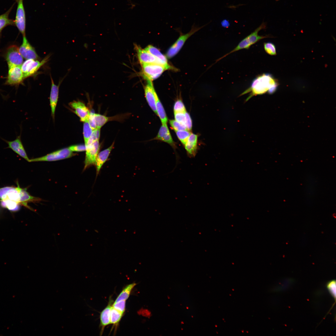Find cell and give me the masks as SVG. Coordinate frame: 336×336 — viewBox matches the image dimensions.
I'll return each instance as SVG.
<instances>
[{
    "mask_svg": "<svg viewBox=\"0 0 336 336\" xmlns=\"http://www.w3.org/2000/svg\"><path fill=\"white\" fill-rule=\"evenodd\" d=\"M72 152H81L86 151V147L85 145H72L68 147Z\"/></svg>",
    "mask_w": 336,
    "mask_h": 336,
    "instance_id": "cell-38",
    "label": "cell"
},
{
    "mask_svg": "<svg viewBox=\"0 0 336 336\" xmlns=\"http://www.w3.org/2000/svg\"><path fill=\"white\" fill-rule=\"evenodd\" d=\"M12 8V7L6 12L0 15V32L8 26L15 25L14 21L9 17Z\"/></svg>",
    "mask_w": 336,
    "mask_h": 336,
    "instance_id": "cell-25",
    "label": "cell"
},
{
    "mask_svg": "<svg viewBox=\"0 0 336 336\" xmlns=\"http://www.w3.org/2000/svg\"><path fill=\"white\" fill-rule=\"evenodd\" d=\"M154 139L166 142L171 145L174 148L175 147V144L166 124L162 125L157 136Z\"/></svg>",
    "mask_w": 336,
    "mask_h": 336,
    "instance_id": "cell-18",
    "label": "cell"
},
{
    "mask_svg": "<svg viewBox=\"0 0 336 336\" xmlns=\"http://www.w3.org/2000/svg\"><path fill=\"white\" fill-rule=\"evenodd\" d=\"M114 117H108L104 115L95 113V118L96 128L100 129L104 124L109 121L112 120Z\"/></svg>",
    "mask_w": 336,
    "mask_h": 336,
    "instance_id": "cell-27",
    "label": "cell"
},
{
    "mask_svg": "<svg viewBox=\"0 0 336 336\" xmlns=\"http://www.w3.org/2000/svg\"><path fill=\"white\" fill-rule=\"evenodd\" d=\"M123 314L114 309L112 306L110 312V324H117L120 321Z\"/></svg>",
    "mask_w": 336,
    "mask_h": 336,
    "instance_id": "cell-28",
    "label": "cell"
},
{
    "mask_svg": "<svg viewBox=\"0 0 336 336\" xmlns=\"http://www.w3.org/2000/svg\"><path fill=\"white\" fill-rule=\"evenodd\" d=\"M100 135V129L96 128L93 130L92 133L90 137L86 147L92 143L96 140H99Z\"/></svg>",
    "mask_w": 336,
    "mask_h": 336,
    "instance_id": "cell-33",
    "label": "cell"
},
{
    "mask_svg": "<svg viewBox=\"0 0 336 336\" xmlns=\"http://www.w3.org/2000/svg\"><path fill=\"white\" fill-rule=\"evenodd\" d=\"M21 197L20 203L24 206L30 208L27 203L29 202H36L41 200L40 198L31 195L26 191V189H20Z\"/></svg>",
    "mask_w": 336,
    "mask_h": 336,
    "instance_id": "cell-23",
    "label": "cell"
},
{
    "mask_svg": "<svg viewBox=\"0 0 336 336\" xmlns=\"http://www.w3.org/2000/svg\"><path fill=\"white\" fill-rule=\"evenodd\" d=\"M276 0V1H279V0Z\"/></svg>",
    "mask_w": 336,
    "mask_h": 336,
    "instance_id": "cell-42",
    "label": "cell"
},
{
    "mask_svg": "<svg viewBox=\"0 0 336 336\" xmlns=\"http://www.w3.org/2000/svg\"><path fill=\"white\" fill-rule=\"evenodd\" d=\"M51 85L50 96V105L51 108L52 115L53 118H54L58 98L59 84L57 85L54 84L51 76Z\"/></svg>",
    "mask_w": 336,
    "mask_h": 336,
    "instance_id": "cell-19",
    "label": "cell"
},
{
    "mask_svg": "<svg viewBox=\"0 0 336 336\" xmlns=\"http://www.w3.org/2000/svg\"><path fill=\"white\" fill-rule=\"evenodd\" d=\"M170 123L171 127L175 131L188 130L185 125L181 124L175 120H170Z\"/></svg>",
    "mask_w": 336,
    "mask_h": 336,
    "instance_id": "cell-32",
    "label": "cell"
},
{
    "mask_svg": "<svg viewBox=\"0 0 336 336\" xmlns=\"http://www.w3.org/2000/svg\"><path fill=\"white\" fill-rule=\"evenodd\" d=\"M125 303L126 301H121L114 303L112 305V306L117 310L123 314L125 310Z\"/></svg>",
    "mask_w": 336,
    "mask_h": 336,
    "instance_id": "cell-35",
    "label": "cell"
},
{
    "mask_svg": "<svg viewBox=\"0 0 336 336\" xmlns=\"http://www.w3.org/2000/svg\"><path fill=\"white\" fill-rule=\"evenodd\" d=\"M174 116L175 120L185 125V112H174Z\"/></svg>",
    "mask_w": 336,
    "mask_h": 336,
    "instance_id": "cell-37",
    "label": "cell"
},
{
    "mask_svg": "<svg viewBox=\"0 0 336 336\" xmlns=\"http://www.w3.org/2000/svg\"><path fill=\"white\" fill-rule=\"evenodd\" d=\"M99 140H96L86 147V156L84 170L95 165L100 148Z\"/></svg>",
    "mask_w": 336,
    "mask_h": 336,
    "instance_id": "cell-9",
    "label": "cell"
},
{
    "mask_svg": "<svg viewBox=\"0 0 336 336\" xmlns=\"http://www.w3.org/2000/svg\"><path fill=\"white\" fill-rule=\"evenodd\" d=\"M75 154L68 147L63 148L40 157L30 159V162L54 161L71 157Z\"/></svg>",
    "mask_w": 336,
    "mask_h": 336,
    "instance_id": "cell-6",
    "label": "cell"
},
{
    "mask_svg": "<svg viewBox=\"0 0 336 336\" xmlns=\"http://www.w3.org/2000/svg\"><path fill=\"white\" fill-rule=\"evenodd\" d=\"M277 86L276 79L271 74L264 73L256 77L252 82L250 87L242 95L251 92L247 100L254 96L261 95L267 92L272 93L275 90Z\"/></svg>",
    "mask_w": 336,
    "mask_h": 336,
    "instance_id": "cell-1",
    "label": "cell"
},
{
    "mask_svg": "<svg viewBox=\"0 0 336 336\" xmlns=\"http://www.w3.org/2000/svg\"><path fill=\"white\" fill-rule=\"evenodd\" d=\"M112 301H110L108 306L101 312L100 316V323L101 327V333L104 328L107 325L110 324V312L112 306Z\"/></svg>",
    "mask_w": 336,
    "mask_h": 336,
    "instance_id": "cell-22",
    "label": "cell"
},
{
    "mask_svg": "<svg viewBox=\"0 0 336 336\" xmlns=\"http://www.w3.org/2000/svg\"><path fill=\"white\" fill-rule=\"evenodd\" d=\"M197 141L198 136L191 133L184 146L187 155L190 157H194L196 154Z\"/></svg>",
    "mask_w": 336,
    "mask_h": 336,
    "instance_id": "cell-20",
    "label": "cell"
},
{
    "mask_svg": "<svg viewBox=\"0 0 336 336\" xmlns=\"http://www.w3.org/2000/svg\"><path fill=\"white\" fill-rule=\"evenodd\" d=\"M135 49L137 52L138 60L141 65L148 63H157L165 66L158 59L144 49L135 45Z\"/></svg>",
    "mask_w": 336,
    "mask_h": 336,
    "instance_id": "cell-12",
    "label": "cell"
},
{
    "mask_svg": "<svg viewBox=\"0 0 336 336\" xmlns=\"http://www.w3.org/2000/svg\"><path fill=\"white\" fill-rule=\"evenodd\" d=\"M205 26L198 27L195 26L194 24L192 26L191 29L189 32L185 34H183L181 33L176 41L167 50L166 53V57L170 58L175 56L181 49L187 40Z\"/></svg>",
    "mask_w": 336,
    "mask_h": 336,
    "instance_id": "cell-3",
    "label": "cell"
},
{
    "mask_svg": "<svg viewBox=\"0 0 336 336\" xmlns=\"http://www.w3.org/2000/svg\"><path fill=\"white\" fill-rule=\"evenodd\" d=\"M185 125L188 130L190 131L192 128V122L190 116L189 114L186 111L185 112Z\"/></svg>",
    "mask_w": 336,
    "mask_h": 336,
    "instance_id": "cell-40",
    "label": "cell"
},
{
    "mask_svg": "<svg viewBox=\"0 0 336 336\" xmlns=\"http://www.w3.org/2000/svg\"><path fill=\"white\" fill-rule=\"evenodd\" d=\"M144 88V92L147 101L152 110L157 114L155 94L156 92L152 81L147 80Z\"/></svg>",
    "mask_w": 336,
    "mask_h": 336,
    "instance_id": "cell-16",
    "label": "cell"
},
{
    "mask_svg": "<svg viewBox=\"0 0 336 336\" xmlns=\"http://www.w3.org/2000/svg\"><path fill=\"white\" fill-rule=\"evenodd\" d=\"M21 188L17 182L16 187L0 188V201L14 202L20 205Z\"/></svg>",
    "mask_w": 336,
    "mask_h": 336,
    "instance_id": "cell-7",
    "label": "cell"
},
{
    "mask_svg": "<svg viewBox=\"0 0 336 336\" xmlns=\"http://www.w3.org/2000/svg\"><path fill=\"white\" fill-rule=\"evenodd\" d=\"M175 132L178 138L182 144L184 146L191 133L188 130Z\"/></svg>",
    "mask_w": 336,
    "mask_h": 336,
    "instance_id": "cell-30",
    "label": "cell"
},
{
    "mask_svg": "<svg viewBox=\"0 0 336 336\" xmlns=\"http://www.w3.org/2000/svg\"><path fill=\"white\" fill-rule=\"evenodd\" d=\"M264 48L266 52L268 54L271 55H276L277 53L276 47L273 43L270 42L264 43Z\"/></svg>",
    "mask_w": 336,
    "mask_h": 336,
    "instance_id": "cell-31",
    "label": "cell"
},
{
    "mask_svg": "<svg viewBox=\"0 0 336 336\" xmlns=\"http://www.w3.org/2000/svg\"><path fill=\"white\" fill-rule=\"evenodd\" d=\"M23 0H18L15 19V25L23 36H25L26 17Z\"/></svg>",
    "mask_w": 336,
    "mask_h": 336,
    "instance_id": "cell-10",
    "label": "cell"
},
{
    "mask_svg": "<svg viewBox=\"0 0 336 336\" xmlns=\"http://www.w3.org/2000/svg\"><path fill=\"white\" fill-rule=\"evenodd\" d=\"M266 23L263 22L253 32L242 40L238 45L231 51L225 55L217 60L218 61L230 54L243 49H248L253 44H255L259 40L271 37L269 35L260 36L258 35V32L261 30L265 29L266 28Z\"/></svg>",
    "mask_w": 336,
    "mask_h": 336,
    "instance_id": "cell-2",
    "label": "cell"
},
{
    "mask_svg": "<svg viewBox=\"0 0 336 336\" xmlns=\"http://www.w3.org/2000/svg\"><path fill=\"white\" fill-rule=\"evenodd\" d=\"M136 285V283H133L125 287L118 296L114 303L127 300L132 290Z\"/></svg>",
    "mask_w": 336,
    "mask_h": 336,
    "instance_id": "cell-26",
    "label": "cell"
},
{
    "mask_svg": "<svg viewBox=\"0 0 336 336\" xmlns=\"http://www.w3.org/2000/svg\"><path fill=\"white\" fill-rule=\"evenodd\" d=\"M174 112H185L186 111L185 106L180 100H178L175 102L174 105Z\"/></svg>",
    "mask_w": 336,
    "mask_h": 336,
    "instance_id": "cell-36",
    "label": "cell"
},
{
    "mask_svg": "<svg viewBox=\"0 0 336 336\" xmlns=\"http://www.w3.org/2000/svg\"><path fill=\"white\" fill-rule=\"evenodd\" d=\"M144 49L158 59L169 70H177L176 68L173 67L169 64L166 57L162 54L160 50L156 47L152 45H149L145 48Z\"/></svg>",
    "mask_w": 336,
    "mask_h": 336,
    "instance_id": "cell-21",
    "label": "cell"
},
{
    "mask_svg": "<svg viewBox=\"0 0 336 336\" xmlns=\"http://www.w3.org/2000/svg\"><path fill=\"white\" fill-rule=\"evenodd\" d=\"M88 122L91 128L93 130L97 128L95 118V113H90Z\"/></svg>",
    "mask_w": 336,
    "mask_h": 336,
    "instance_id": "cell-39",
    "label": "cell"
},
{
    "mask_svg": "<svg viewBox=\"0 0 336 336\" xmlns=\"http://www.w3.org/2000/svg\"><path fill=\"white\" fill-rule=\"evenodd\" d=\"M221 24L222 26L224 28H228L230 26V23L228 20L225 19L223 20L222 21Z\"/></svg>",
    "mask_w": 336,
    "mask_h": 336,
    "instance_id": "cell-41",
    "label": "cell"
},
{
    "mask_svg": "<svg viewBox=\"0 0 336 336\" xmlns=\"http://www.w3.org/2000/svg\"><path fill=\"white\" fill-rule=\"evenodd\" d=\"M157 114L159 117L162 124H166L168 119L163 107L156 92L155 94Z\"/></svg>",
    "mask_w": 336,
    "mask_h": 336,
    "instance_id": "cell-24",
    "label": "cell"
},
{
    "mask_svg": "<svg viewBox=\"0 0 336 336\" xmlns=\"http://www.w3.org/2000/svg\"><path fill=\"white\" fill-rule=\"evenodd\" d=\"M21 54L24 58L37 60L39 57L35 48L30 44L26 36H23L22 43L19 48Z\"/></svg>",
    "mask_w": 336,
    "mask_h": 336,
    "instance_id": "cell-13",
    "label": "cell"
},
{
    "mask_svg": "<svg viewBox=\"0 0 336 336\" xmlns=\"http://www.w3.org/2000/svg\"><path fill=\"white\" fill-rule=\"evenodd\" d=\"M4 141L8 144V148L11 149L20 156L30 162V159L27 155L21 141V135L12 141L6 140Z\"/></svg>",
    "mask_w": 336,
    "mask_h": 336,
    "instance_id": "cell-15",
    "label": "cell"
},
{
    "mask_svg": "<svg viewBox=\"0 0 336 336\" xmlns=\"http://www.w3.org/2000/svg\"><path fill=\"white\" fill-rule=\"evenodd\" d=\"M114 142L108 148L99 153L97 156L95 165L96 166L97 175L105 162L107 160L110 154L114 147Z\"/></svg>",
    "mask_w": 336,
    "mask_h": 336,
    "instance_id": "cell-17",
    "label": "cell"
},
{
    "mask_svg": "<svg viewBox=\"0 0 336 336\" xmlns=\"http://www.w3.org/2000/svg\"><path fill=\"white\" fill-rule=\"evenodd\" d=\"M69 105L74 110L75 113L79 117L81 121H88L90 112L83 102L74 101L70 103Z\"/></svg>",
    "mask_w": 336,
    "mask_h": 336,
    "instance_id": "cell-14",
    "label": "cell"
},
{
    "mask_svg": "<svg viewBox=\"0 0 336 336\" xmlns=\"http://www.w3.org/2000/svg\"><path fill=\"white\" fill-rule=\"evenodd\" d=\"M6 59L8 68L16 66H21L23 63V57L16 45L10 46L7 49Z\"/></svg>",
    "mask_w": 336,
    "mask_h": 336,
    "instance_id": "cell-8",
    "label": "cell"
},
{
    "mask_svg": "<svg viewBox=\"0 0 336 336\" xmlns=\"http://www.w3.org/2000/svg\"><path fill=\"white\" fill-rule=\"evenodd\" d=\"M93 130L91 128L88 121L84 122L83 126V134L84 139L86 145L91 136Z\"/></svg>",
    "mask_w": 336,
    "mask_h": 336,
    "instance_id": "cell-29",
    "label": "cell"
},
{
    "mask_svg": "<svg viewBox=\"0 0 336 336\" xmlns=\"http://www.w3.org/2000/svg\"><path fill=\"white\" fill-rule=\"evenodd\" d=\"M142 74L147 80L152 81L159 77L166 70H169L165 66L157 63L142 64Z\"/></svg>",
    "mask_w": 336,
    "mask_h": 336,
    "instance_id": "cell-4",
    "label": "cell"
},
{
    "mask_svg": "<svg viewBox=\"0 0 336 336\" xmlns=\"http://www.w3.org/2000/svg\"><path fill=\"white\" fill-rule=\"evenodd\" d=\"M49 58V56H47L41 61L33 59L26 60L21 66L24 79L35 74L40 68L48 61Z\"/></svg>",
    "mask_w": 336,
    "mask_h": 336,
    "instance_id": "cell-5",
    "label": "cell"
},
{
    "mask_svg": "<svg viewBox=\"0 0 336 336\" xmlns=\"http://www.w3.org/2000/svg\"><path fill=\"white\" fill-rule=\"evenodd\" d=\"M21 66H16L9 68L7 79L5 84L12 86L21 83L24 80Z\"/></svg>",
    "mask_w": 336,
    "mask_h": 336,
    "instance_id": "cell-11",
    "label": "cell"
},
{
    "mask_svg": "<svg viewBox=\"0 0 336 336\" xmlns=\"http://www.w3.org/2000/svg\"><path fill=\"white\" fill-rule=\"evenodd\" d=\"M327 287L331 296L336 298V281L332 280L329 282L327 284Z\"/></svg>",
    "mask_w": 336,
    "mask_h": 336,
    "instance_id": "cell-34",
    "label": "cell"
}]
</instances>
